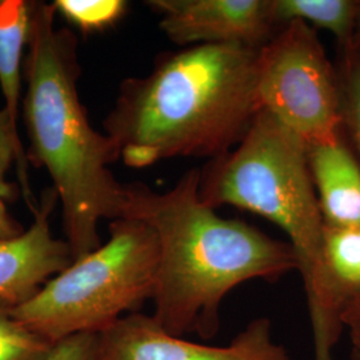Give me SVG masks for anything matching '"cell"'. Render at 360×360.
<instances>
[{"instance_id": "obj_12", "label": "cell", "mask_w": 360, "mask_h": 360, "mask_svg": "<svg viewBox=\"0 0 360 360\" xmlns=\"http://www.w3.org/2000/svg\"><path fill=\"white\" fill-rule=\"evenodd\" d=\"M34 3L0 0V92L3 108L18 127L22 98L23 52L28 46Z\"/></svg>"}, {"instance_id": "obj_13", "label": "cell", "mask_w": 360, "mask_h": 360, "mask_svg": "<svg viewBox=\"0 0 360 360\" xmlns=\"http://www.w3.org/2000/svg\"><path fill=\"white\" fill-rule=\"evenodd\" d=\"M271 18L278 28L300 20L334 35L340 52L349 51L358 1L352 0H270Z\"/></svg>"}, {"instance_id": "obj_6", "label": "cell", "mask_w": 360, "mask_h": 360, "mask_svg": "<svg viewBox=\"0 0 360 360\" xmlns=\"http://www.w3.org/2000/svg\"><path fill=\"white\" fill-rule=\"evenodd\" d=\"M257 87L260 108L306 144L343 129L336 67L304 22L281 27L257 50Z\"/></svg>"}, {"instance_id": "obj_22", "label": "cell", "mask_w": 360, "mask_h": 360, "mask_svg": "<svg viewBox=\"0 0 360 360\" xmlns=\"http://www.w3.org/2000/svg\"><path fill=\"white\" fill-rule=\"evenodd\" d=\"M358 314H360V309H355V311H351V312H349L348 315H346V316H345V321H347L349 316H354V315H358ZM345 321H343V322H345Z\"/></svg>"}, {"instance_id": "obj_17", "label": "cell", "mask_w": 360, "mask_h": 360, "mask_svg": "<svg viewBox=\"0 0 360 360\" xmlns=\"http://www.w3.org/2000/svg\"><path fill=\"white\" fill-rule=\"evenodd\" d=\"M336 72L343 129L360 160V51L340 52Z\"/></svg>"}, {"instance_id": "obj_8", "label": "cell", "mask_w": 360, "mask_h": 360, "mask_svg": "<svg viewBox=\"0 0 360 360\" xmlns=\"http://www.w3.org/2000/svg\"><path fill=\"white\" fill-rule=\"evenodd\" d=\"M174 44H242L262 49L278 32L270 0H150Z\"/></svg>"}, {"instance_id": "obj_14", "label": "cell", "mask_w": 360, "mask_h": 360, "mask_svg": "<svg viewBox=\"0 0 360 360\" xmlns=\"http://www.w3.org/2000/svg\"><path fill=\"white\" fill-rule=\"evenodd\" d=\"M56 15L83 34L102 32L116 26L129 11L124 0H56Z\"/></svg>"}, {"instance_id": "obj_18", "label": "cell", "mask_w": 360, "mask_h": 360, "mask_svg": "<svg viewBox=\"0 0 360 360\" xmlns=\"http://www.w3.org/2000/svg\"><path fill=\"white\" fill-rule=\"evenodd\" d=\"M99 334H80L55 343L47 360H98Z\"/></svg>"}, {"instance_id": "obj_2", "label": "cell", "mask_w": 360, "mask_h": 360, "mask_svg": "<svg viewBox=\"0 0 360 360\" xmlns=\"http://www.w3.org/2000/svg\"><path fill=\"white\" fill-rule=\"evenodd\" d=\"M257 50L200 44L160 56L153 71L126 79L104 134L132 168L171 158L227 154L257 114Z\"/></svg>"}, {"instance_id": "obj_1", "label": "cell", "mask_w": 360, "mask_h": 360, "mask_svg": "<svg viewBox=\"0 0 360 360\" xmlns=\"http://www.w3.org/2000/svg\"><path fill=\"white\" fill-rule=\"evenodd\" d=\"M200 169L187 171L168 191L124 184L120 218L147 224L158 240L154 318L175 336L218 333L223 299L240 284L276 282L297 271L288 242L223 218L199 195Z\"/></svg>"}, {"instance_id": "obj_23", "label": "cell", "mask_w": 360, "mask_h": 360, "mask_svg": "<svg viewBox=\"0 0 360 360\" xmlns=\"http://www.w3.org/2000/svg\"><path fill=\"white\" fill-rule=\"evenodd\" d=\"M354 360H360V354H356V352H354Z\"/></svg>"}, {"instance_id": "obj_15", "label": "cell", "mask_w": 360, "mask_h": 360, "mask_svg": "<svg viewBox=\"0 0 360 360\" xmlns=\"http://www.w3.org/2000/svg\"><path fill=\"white\" fill-rule=\"evenodd\" d=\"M0 300V360H47L55 343L19 322Z\"/></svg>"}, {"instance_id": "obj_11", "label": "cell", "mask_w": 360, "mask_h": 360, "mask_svg": "<svg viewBox=\"0 0 360 360\" xmlns=\"http://www.w3.org/2000/svg\"><path fill=\"white\" fill-rule=\"evenodd\" d=\"M306 147L324 224L360 226V160L345 129Z\"/></svg>"}, {"instance_id": "obj_21", "label": "cell", "mask_w": 360, "mask_h": 360, "mask_svg": "<svg viewBox=\"0 0 360 360\" xmlns=\"http://www.w3.org/2000/svg\"><path fill=\"white\" fill-rule=\"evenodd\" d=\"M349 51H360V1H358L356 16H355V28H354V37H352V46H351Z\"/></svg>"}, {"instance_id": "obj_5", "label": "cell", "mask_w": 360, "mask_h": 360, "mask_svg": "<svg viewBox=\"0 0 360 360\" xmlns=\"http://www.w3.org/2000/svg\"><path fill=\"white\" fill-rule=\"evenodd\" d=\"M156 271L154 231L139 220L115 219L105 243L52 276L13 307V316L52 343L74 335L102 334L153 300Z\"/></svg>"}, {"instance_id": "obj_9", "label": "cell", "mask_w": 360, "mask_h": 360, "mask_svg": "<svg viewBox=\"0 0 360 360\" xmlns=\"http://www.w3.org/2000/svg\"><path fill=\"white\" fill-rule=\"evenodd\" d=\"M304 290L315 360H334L345 316L360 309V226L324 224L319 266Z\"/></svg>"}, {"instance_id": "obj_3", "label": "cell", "mask_w": 360, "mask_h": 360, "mask_svg": "<svg viewBox=\"0 0 360 360\" xmlns=\"http://www.w3.org/2000/svg\"><path fill=\"white\" fill-rule=\"evenodd\" d=\"M55 16L52 4L34 3L23 115L28 158L51 178L74 262L102 245L103 219L120 218L124 184L110 169L117 160L114 144L91 126L80 102L75 37L67 28H56Z\"/></svg>"}, {"instance_id": "obj_10", "label": "cell", "mask_w": 360, "mask_h": 360, "mask_svg": "<svg viewBox=\"0 0 360 360\" xmlns=\"http://www.w3.org/2000/svg\"><path fill=\"white\" fill-rule=\"evenodd\" d=\"M58 195L50 190L34 212L32 224L0 242V300L13 307L35 295L52 276L72 262L65 240L52 235L50 215Z\"/></svg>"}, {"instance_id": "obj_7", "label": "cell", "mask_w": 360, "mask_h": 360, "mask_svg": "<svg viewBox=\"0 0 360 360\" xmlns=\"http://www.w3.org/2000/svg\"><path fill=\"white\" fill-rule=\"evenodd\" d=\"M98 360H291L274 338L269 318L248 323L229 346H207L175 336L153 315L132 312L99 334Z\"/></svg>"}, {"instance_id": "obj_4", "label": "cell", "mask_w": 360, "mask_h": 360, "mask_svg": "<svg viewBox=\"0 0 360 360\" xmlns=\"http://www.w3.org/2000/svg\"><path fill=\"white\" fill-rule=\"evenodd\" d=\"M207 206H233L278 226L297 257L304 288L319 266L324 220L309 172L307 147L276 117L260 111L245 138L200 169Z\"/></svg>"}, {"instance_id": "obj_19", "label": "cell", "mask_w": 360, "mask_h": 360, "mask_svg": "<svg viewBox=\"0 0 360 360\" xmlns=\"http://www.w3.org/2000/svg\"><path fill=\"white\" fill-rule=\"evenodd\" d=\"M23 231V227L10 215L6 200L0 198V242L13 239Z\"/></svg>"}, {"instance_id": "obj_20", "label": "cell", "mask_w": 360, "mask_h": 360, "mask_svg": "<svg viewBox=\"0 0 360 360\" xmlns=\"http://www.w3.org/2000/svg\"><path fill=\"white\" fill-rule=\"evenodd\" d=\"M345 328L348 330L354 352L360 354V314L349 316L345 322Z\"/></svg>"}, {"instance_id": "obj_16", "label": "cell", "mask_w": 360, "mask_h": 360, "mask_svg": "<svg viewBox=\"0 0 360 360\" xmlns=\"http://www.w3.org/2000/svg\"><path fill=\"white\" fill-rule=\"evenodd\" d=\"M27 160H28V156L23 150L18 127L13 126L11 117L1 107L0 108V198L6 202L15 198L16 190L7 180V174L15 163L18 167V175L20 179L23 196L28 206L32 208V212H35L38 206L35 203L31 186L28 181Z\"/></svg>"}]
</instances>
